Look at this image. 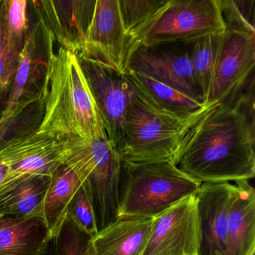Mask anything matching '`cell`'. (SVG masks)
Returning <instances> with one entry per match:
<instances>
[{"instance_id":"52a82bcc","label":"cell","mask_w":255,"mask_h":255,"mask_svg":"<svg viewBox=\"0 0 255 255\" xmlns=\"http://www.w3.org/2000/svg\"><path fill=\"white\" fill-rule=\"evenodd\" d=\"M31 21L20 54L18 68L11 95L1 119L15 117L35 103L42 101L49 60L54 51V36L35 1H30Z\"/></svg>"},{"instance_id":"8992f818","label":"cell","mask_w":255,"mask_h":255,"mask_svg":"<svg viewBox=\"0 0 255 255\" xmlns=\"http://www.w3.org/2000/svg\"><path fill=\"white\" fill-rule=\"evenodd\" d=\"M226 29L222 32L206 104L223 102L255 80V29L220 2Z\"/></svg>"},{"instance_id":"1f68e13d","label":"cell","mask_w":255,"mask_h":255,"mask_svg":"<svg viewBox=\"0 0 255 255\" xmlns=\"http://www.w3.org/2000/svg\"><path fill=\"white\" fill-rule=\"evenodd\" d=\"M252 255H255V253L252 254Z\"/></svg>"},{"instance_id":"8fae6325","label":"cell","mask_w":255,"mask_h":255,"mask_svg":"<svg viewBox=\"0 0 255 255\" xmlns=\"http://www.w3.org/2000/svg\"><path fill=\"white\" fill-rule=\"evenodd\" d=\"M200 231L195 194L153 219L142 255H198Z\"/></svg>"},{"instance_id":"7402d4cb","label":"cell","mask_w":255,"mask_h":255,"mask_svg":"<svg viewBox=\"0 0 255 255\" xmlns=\"http://www.w3.org/2000/svg\"><path fill=\"white\" fill-rule=\"evenodd\" d=\"M30 21V1L0 0V37L14 53L20 54Z\"/></svg>"},{"instance_id":"f1b7e54d","label":"cell","mask_w":255,"mask_h":255,"mask_svg":"<svg viewBox=\"0 0 255 255\" xmlns=\"http://www.w3.org/2000/svg\"><path fill=\"white\" fill-rule=\"evenodd\" d=\"M231 2L234 11L240 19L255 29V0H231Z\"/></svg>"},{"instance_id":"4dcf8cb0","label":"cell","mask_w":255,"mask_h":255,"mask_svg":"<svg viewBox=\"0 0 255 255\" xmlns=\"http://www.w3.org/2000/svg\"><path fill=\"white\" fill-rule=\"evenodd\" d=\"M7 174V168L2 162H0V183H2V180L5 178Z\"/></svg>"},{"instance_id":"ffe728a7","label":"cell","mask_w":255,"mask_h":255,"mask_svg":"<svg viewBox=\"0 0 255 255\" xmlns=\"http://www.w3.org/2000/svg\"><path fill=\"white\" fill-rule=\"evenodd\" d=\"M81 181L74 171L60 164L53 171L42 204L43 218L52 237H56L68 216V207Z\"/></svg>"},{"instance_id":"7c38bea8","label":"cell","mask_w":255,"mask_h":255,"mask_svg":"<svg viewBox=\"0 0 255 255\" xmlns=\"http://www.w3.org/2000/svg\"><path fill=\"white\" fill-rule=\"evenodd\" d=\"M130 38L122 23L119 0H96L84 50L78 56L125 73Z\"/></svg>"},{"instance_id":"277c9868","label":"cell","mask_w":255,"mask_h":255,"mask_svg":"<svg viewBox=\"0 0 255 255\" xmlns=\"http://www.w3.org/2000/svg\"><path fill=\"white\" fill-rule=\"evenodd\" d=\"M201 185L171 162L122 161L118 219H154Z\"/></svg>"},{"instance_id":"7a4b0ae2","label":"cell","mask_w":255,"mask_h":255,"mask_svg":"<svg viewBox=\"0 0 255 255\" xmlns=\"http://www.w3.org/2000/svg\"><path fill=\"white\" fill-rule=\"evenodd\" d=\"M42 101L44 114L37 135L56 139L71 135L108 138L78 56L62 46L50 56Z\"/></svg>"},{"instance_id":"4fadbf2b","label":"cell","mask_w":255,"mask_h":255,"mask_svg":"<svg viewBox=\"0 0 255 255\" xmlns=\"http://www.w3.org/2000/svg\"><path fill=\"white\" fill-rule=\"evenodd\" d=\"M234 184L202 183L195 195L199 221L198 255H227L228 212Z\"/></svg>"},{"instance_id":"5b68a950","label":"cell","mask_w":255,"mask_h":255,"mask_svg":"<svg viewBox=\"0 0 255 255\" xmlns=\"http://www.w3.org/2000/svg\"><path fill=\"white\" fill-rule=\"evenodd\" d=\"M59 141L61 163L90 185L101 231L118 219L122 160L117 147L108 138L86 140L71 135Z\"/></svg>"},{"instance_id":"6da1fadb","label":"cell","mask_w":255,"mask_h":255,"mask_svg":"<svg viewBox=\"0 0 255 255\" xmlns=\"http://www.w3.org/2000/svg\"><path fill=\"white\" fill-rule=\"evenodd\" d=\"M255 80L210 107L188 130L175 165L200 183L249 180L255 175Z\"/></svg>"},{"instance_id":"30bf717a","label":"cell","mask_w":255,"mask_h":255,"mask_svg":"<svg viewBox=\"0 0 255 255\" xmlns=\"http://www.w3.org/2000/svg\"><path fill=\"white\" fill-rule=\"evenodd\" d=\"M78 58L98 104L107 136L115 143L119 151L127 110L137 95L136 88L125 73L119 72L89 58Z\"/></svg>"},{"instance_id":"ac0fdd59","label":"cell","mask_w":255,"mask_h":255,"mask_svg":"<svg viewBox=\"0 0 255 255\" xmlns=\"http://www.w3.org/2000/svg\"><path fill=\"white\" fill-rule=\"evenodd\" d=\"M52 238L40 216L0 217V255H41Z\"/></svg>"},{"instance_id":"44dd1931","label":"cell","mask_w":255,"mask_h":255,"mask_svg":"<svg viewBox=\"0 0 255 255\" xmlns=\"http://www.w3.org/2000/svg\"><path fill=\"white\" fill-rule=\"evenodd\" d=\"M125 74L141 96L162 111L182 116L191 114L207 105L142 74L131 71Z\"/></svg>"},{"instance_id":"cb8c5ba5","label":"cell","mask_w":255,"mask_h":255,"mask_svg":"<svg viewBox=\"0 0 255 255\" xmlns=\"http://www.w3.org/2000/svg\"><path fill=\"white\" fill-rule=\"evenodd\" d=\"M170 0H119L122 23L130 45L156 18Z\"/></svg>"},{"instance_id":"d4e9b609","label":"cell","mask_w":255,"mask_h":255,"mask_svg":"<svg viewBox=\"0 0 255 255\" xmlns=\"http://www.w3.org/2000/svg\"><path fill=\"white\" fill-rule=\"evenodd\" d=\"M44 114L43 101L35 103L14 118L0 119V148L5 144L35 133Z\"/></svg>"},{"instance_id":"5bb4252c","label":"cell","mask_w":255,"mask_h":255,"mask_svg":"<svg viewBox=\"0 0 255 255\" xmlns=\"http://www.w3.org/2000/svg\"><path fill=\"white\" fill-rule=\"evenodd\" d=\"M96 0H42L37 8L59 45L77 55L84 50Z\"/></svg>"},{"instance_id":"f546056e","label":"cell","mask_w":255,"mask_h":255,"mask_svg":"<svg viewBox=\"0 0 255 255\" xmlns=\"http://www.w3.org/2000/svg\"><path fill=\"white\" fill-rule=\"evenodd\" d=\"M41 255H59L56 247V237L51 239L47 249Z\"/></svg>"},{"instance_id":"83f0119b","label":"cell","mask_w":255,"mask_h":255,"mask_svg":"<svg viewBox=\"0 0 255 255\" xmlns=\"http://www.w3.org/2000/svg\"><path fill=\"white\" fill-rule=\"evenodd\" d=\"M19 59L20 54L10 50L0 37V116L8 104Z\"/></svg>"},{"instance_id":"d6986e66","label":"cell","mask_w":255,"mask_h":255,"mask_svg":"<svg viewBox=\"0 0 255 255\" xmlns=\"http://www.w3.org/2000/svg\"><path fill=\"white\" fill-rule=\"evenodd\" d=\"M51 176L25 175L0 183V217L40 216Z\"/></svg>"},{"instance_id":"2e32d148","label":"cell","mask_w":255,"mask_h":255,"mask_svg":"<svg viewBox=\"0 0 255 255\" xmlns=\"http://www.w3.org/2000/svg\"><path fill=\"white\" fill-rule=\"evenodd\" d=\"M153 219L120 218L89 239L85 255H142Z\"/></svg>"},{"instance_id":"484cf974","label":"cell","mask_w":255,"mask_h":255,"mask_svg":"<svg viewBox=\"0 0 255 255\" xmlns=\"http://www.w3.org/2000/svg\"><path fill=\"white\" fill-rule=\"evenodd\" d=\"M68 216L79 228L91 237L99 232L93 195L87 180L83 182L71 200Z\"/></svg>"},{"instance_id":"9a60e30c","label":"cell","mask_w":255,"mask_h":255,"mask_svg":"<svg viewBox=\"0 0 255 255\" xmlns=\"http://www.w3.org/2000/svg\"><path fill=\"white\" fill-rule=\"evenodd\" d=\"M60 141L32 133L0 148V162L7 168L3 180L25 175L51 176L60 165Z\"/></svg>"},{"instance_id":"ba28073f","label":"cell","mask_w":255,"mask_h":255,"mask_svg":"<svg viewBox=\"0 0 255 255\" xmlns=\"http://www.w3.org/2000/svg\"><path fill=\"white\" fill-rule=\"evenodd\" d=\"M225 29L219 0H170L129 50L140 44L193 41Z\"/></svg>"},{"instance_id":"e0dca14e","label":"cell","mask_w":255,"mask_h":255,"mask_svg":"<svg viewBox=\"0 0 255 255\" xmlns=\"http://www.w3.org/2000/svg\"><path fill=\"white\" fill-rule=\"evenodd\" d=\"M228 212L227 255L255 253V190L249 180L235 182Z\"/></svg>"},{"instance_id":"603a6c76","label":"cell","mask_w":255,"mask_h":255,"mask_svg":"<svg viewBox=\"0 0 255 255\" xmlns=\"http://www.w3.org/2000/svg\"><path fill=\"white\" fill-rule=\"evenodd\" d=\"M223 32L201 37L192 41L191 44V62L194 77L201 91L204 104L211 86Z\"/></svg>"},{"instance_id":"9c48e42d","label":"cell","mask_w":255,"mask_h":255,"mask_svg":"<svg viewBox=\"0 0 255 255\" xmlns=\"http://www.w3.org/2000/svg\"><path fill=\"white\" fill-rule=\"evenodd\" d=\"M192 41L138 44L129 50L125 72L142 74L204 104L191 62Z\"/></svg>"},{"instance_id":"3957f363","label":"cell","mask_w":255,"mask_h":255,"mask_svg":"<svg viewBox=\"0 0 255 255\" xmlns=\"http://www.w3.org/2000/svg\"><path fill=\"white\" fill-rule=\"evenodd\" d=\"M214 104H207L191 114L174 115L152 105L138 91L124 122L119 150L122 161L175 164L183 137L192 125Z\"/></svg>"},{"instance_id":"4316f807","label":"cell","mask_w":255,"mask_h":255,"mask_svg":"<svg viewBox=\"0 0 255 255\" xmlns=\"http://www.w3.org/2000/svg\"><path fill=\"white\" fill-rule=\"evenodd\" d=\"M55 237L59 255H85L88 242L91 238L68 216Z\"/></svg>"}]
</instances>
